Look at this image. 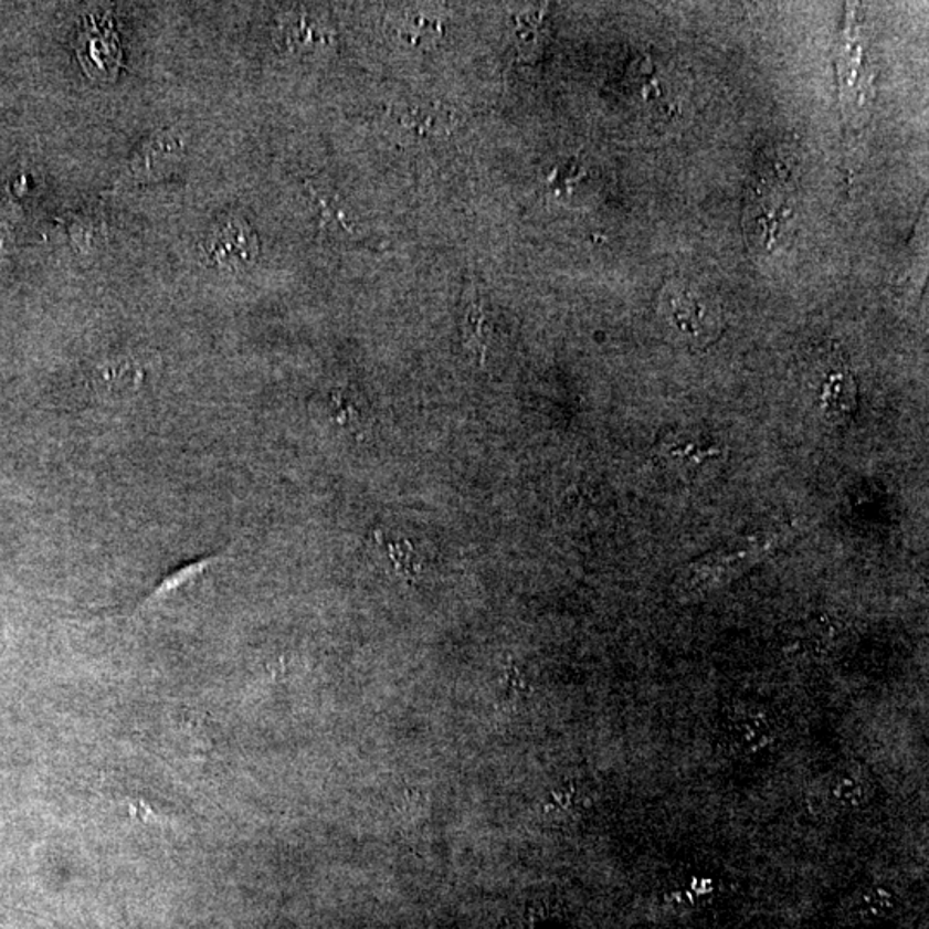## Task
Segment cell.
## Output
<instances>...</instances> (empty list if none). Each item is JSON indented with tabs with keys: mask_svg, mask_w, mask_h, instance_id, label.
I'll use <instances>...</instances> for the list:
<instances>
[{
	"mask_svg": "<svg viewBox=\"0 0 929 929\" xmlns=\"http://www.w3.org/2000/svg\"><path fill=\"white\" fill-rule=\"evenodd\" d=\"M188 152L187 131L166 128L148 138L137 152L133 154L123 172L119 184L148 183L172 175L183 163Z\"/></svg>",
	"mask_w": 929,
	"mask_h": 929,
	"instance_id": "cell-1",
	"label": "cell"
},
{
	"mask_svg": "<svg viewBox=\"0 0 929 929\" xmlns=\"http://www.w3.org/2000/svg\"><path fill=\"white\" fill-rule=\"evenodd\" d=\"M207 258L228 271H242L257 262L258 237L243 218H226L215 224L205 243Z\"/></svg>",
	"mask_w": 929,
	"mask_h": 929,
	"instance_id": "cell-2",
	"label": "cell"
},
{
	"mask_svg": "<svg viewBox=\"0 0 929 929\" xmlns=\"http://www.w3.org/2000/svg\"><path fill=\"white\" fill-rule=\"evenodd\" d=\"M76 52L89 78L101 83L116 80L122 66V43L109 20L89 17L80 33Z\"/></svg>",
	"mask_w": 929,
	"mask_h": 929,
	"instance_id": "cell-3",
	"label": "cell"
},
{
	"mask_svg": "<svg viewBox=\"0 0 929 929\" xmlns=\"http://www.w3.org/2000/svg\"><path fill=\"white\" fill-rule=\"evenodd\" d=\"M394 821L404 842L413 851H421L431 841L432 805L429 795L421 790H404L394 804Z\"/></svg>",
	"mask_w": 929,
	"mask_h": 929,
	"instance_id": "cell-4",
	"label": "cell"
},
{
	"mask_svg": "<svg viewBox=\"0 0 929 929\" xmlns=\"http://www.w3.org/2000/svg\"><path fill=\"white\" fill-rule=\"evenodd\" d=\"M284 45L293 52H314L331 43L326 24L308 12H292L281 21Z\"/></svg>",
	"mask_w": 929,
	"mask_h": 929,
	"instance_id": "cell-5",
	"label": "cell"
},
{
	"mask_svg": "<svg viewBox=\"0 0 929 929\" xmlns=\"http://www.w3.org/2000/svg\"><path fill=\"white\" fill-rule=\"evenodd\" d=\"M398 123L413 137H440L450 129L452 113L436 104H410L398 114Z\"/></svg>",
	"mask_w": 929,
	"mask_h": 929,
	"instance_id": "cell-6",
	"label": "cell"
},
{
	"mask_svg": "<svg viewBox=\"0 0 929 929\" xmlns=\"http://www.w3.org/2000/svg\"><path fill=\"white\" fill-rule=\"evenodd\" d=\"M730 739L743 754H756L773 742V727L767 716L747 712L731 725Z\"/></svg>",
	"mask_w": 929,
	"mask_h": 929,
	"instance_id": "cell-7",
	"label": "cell"
},
{
	"mask_svg": "<svg viewBox=\"0 0 929 929\" xmlns=\"http://www.w3.org/2000/svg\"><path fill=\"white\" fill-rule=\"evenodd\" d=\"M398 39L410 43L413 47H425L429 43H436L440 36V23L436 20H429L422 14L407 12L400 20L397 30Z\"/></svg>",
	"mask_w": 929,
	"mask_h": 929,
	"instance_id": "cell-8",
	"label": "cell"
},
{
	"mask_svg": "<svg viewBox=\"0 0 929 929\" xmlns=\"http://www.w3.org/2000/svg\"><path fill=\"white\" fill-rule=\"evenodd\" d=\"M582 799H580L577 789L572 785H567V789L557 790L551 793V799L546 802L542 814L548 820H577L579 817L580 809H582Z\"/></svg>",
	"mask_w": 929,
	"mask_h": 929,
	"instance_id": "cell-9",
	"label": "cell"
},
{
	"mask_svg": "<svg viewBox=\"0 0 929 929\" xmlns=\"http://www.w3.org/2000/svg\"><path fill=\"white\" fill-rule=\"evenodd\" d=\"M530 693L529 685L526 684L521 673L515 666H508L503 672L502 680L498 687V706L503 709L515 708L520 700L526 699L527 694Z\"/></svg>",
	"mask_w": 929,
	"mask_h": 929,
	"instance_id": "cell-10",
	"label": "cell"
},
{
	"mask_svg": "<svg viewBox=\"0 0 929 929\" xmlns=\"http://www.w3.org/2000/svg\"><path fill=\"white\" fill-rule=\"evenodd\" d=\"M830 793H832L833 802L844 809L861 807L866 801L864 787L861 785L857 778L851 777V774H842V777L836 778Z\"/></svg>",
	"mask_w": 929,
	"mask_h": 929,
	"instance_id": "cell-11",
	"label": "cell"
},
{
	"mask_svg": "<svg viewBox=\"0 0 929 929\" xmlns=\"http://www.w3.org/2000/svg\"><path fill=\"white\" fill-rule=\"evenodd\" d=\"M71 236H73L76 249L88 252L94 249L102 240V224L94 218V215H80L74 218L73 224L70 228Z\"/></svg>",
	"mask_w": 929,
	"mask_h": 929,
	"instance_id": "cell-12",
	"label": "cell"
},
{
	"mask_svg": "<svg viewBox=\"0 0 929 929\" xmlns=\"http://www.w3.org/2000/svg\"><path fill=\"white\" fill-rule=\"evenodd\" d=\"M465 329H467L468 347L474 348L477 353H486L487 345H489V339H487L489 324H487L486 316L481 308L475 307L468 312Z\"/></svg>",
	"mask_w": 929,
	"mask_h": 929,
	"instance_id": "cell-13",
	"label": "cell"
},
{
	"mask_svg": "<svg viewBox=\"0 0 929 929\" xmlns=\"http://www.w3.org/2000/svg\"><path fill=\"white\" fill-rule=\"evenodd\" d=\"M872 907L876 914H885L890 912L894 909V898H891L890 891L887 890H873L866 895V907Z\"/></svg>",
	"mask_w": 929,
	"mask_h": 929,
	"instance_id": "cell-14",
	"label": "cell"
}]
</instances>
